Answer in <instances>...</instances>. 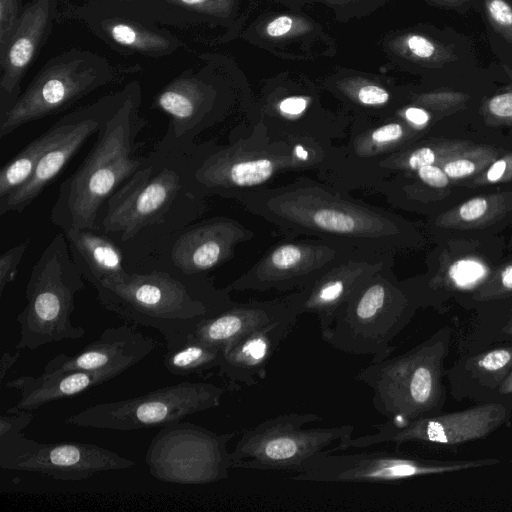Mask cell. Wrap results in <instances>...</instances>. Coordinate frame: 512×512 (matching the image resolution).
<instances>
[{
  "instance_id": "cell-14",
  "label": "cell",
  "mask_w": 512,
  "mask_h": 512,
  "mask_svg": "<svg viewBox=\"0 0 512 512\" xmlns=\"http://www.w3.org/2000/svg\"><path fill=\"white\" fill-rule=\"evenodd\" d=\"M235 435L182 420L164 426L145 454L149 473L159 481L183 485L224 480L231 469L227 447Z\"/></svg>"
},
{
  "instance_id": "cell-1",
  "label": "cell",
  "mask_w": 512,
  "mask_h": 512,
  "mask_svg": "<svg viewBox=\"0 0 512 512\" xmlns=\"http://www.w3.org/2000/svg\"><path fill=\"white\" fill-rule=\"evenodd\" d=\"M238 202L286 236L316 237L395 255L428 242L422 225L306 176L252 191Z\"/></svg>"
},
{
  "instance_id": "cell-18",
  "label": "cell",
  "mask_w": 512,
  "mask_h": 512,
  "mask_svg": "<svg viewBox=\"0 0 512 512\" xmlns=\"http://www.w3.org/2000/svg\"><path fill=\"white\" fill-rule=\"evenodd\" d=\"M136 463L107 448L79 442L40 443L23 433L0 439V468L38 473L59 481H82Z\"/></svg>"
},
{
  "instance_id": "cell-5",
  "label": "cell",
  "mask_w": 512,
  "mask_h": 512,
  "mask_svg": "<svg viewBox=\"0 0 512 512\" xmlns=\"http://www.w3.org/2000/svg\"><path fill=\"white\" fill-rule=\"evenodd\" d=\"M198 59L155 95L153 107L170 118L159 152L228 119L251 120L255 95L236 60L215 52L200 53Z\"/></svg>"
},
{
  "instance_id": "cell-7",
  "label": "cell",
  "mask_w": 512,
  "mask_h": 512,
  "mask_svg": "<svg viewBox=\"0 0 512 512\" xmlns=\"http://www.w3.org/2000/svg\"><path fill=\"white\" fill-rule=\"evenodd\" d=\"M392 260L367 278L321 333L331 347L352 355H371L372 363L390 357L393 340L412 321L420 306L405 279L394 273Z\"/></svg>"
},
{
  "instance_id": "cell-37",
  "label": "cell",
  "mask_w": 512,
  "mask_h": 512,
  "mask_svg": "<svg viewBox=\"0 0 512 512\" xmlns=\"http://www.w3.org/2000/svg\"><path fill=\"white\" fill-rule=\"evenodd\" d=\"M473 311V319L457 333L459 354L494 344H512V296L483 304Z\"/></svg>"
},
{
  "instance_id": "cell-8",
  "label": "cell",
  "mask_w": 512,
  "mask_h": 512,
  "mask_svg": "<svg viewBox=\"0 0 512 512\" xmlns=\"http://www.w3.org/2000/svg\"><path fill=\"white\" fill-rule=\"evenodd\" d=\"M141 70L138 64H114L87 49L70 48L54 55L0 115V138L29 122L62 112L101 87L121 83Z\"/></svg>"
},
{
  "instance_id": "cell-21",
  "label": "cell",
  "mask_w": 512,
  "mask_h": 512,
  "mask_svg": "<svg viewBox=\"0 0 512 512\" xmlns=\"http://www.w3.org/2000/svg\"><path fill=\"white\" fill-rule=\"evenodd\" d=\"M240 39L291 61L331 58L338 52L335 39L322 23L290 9L260 13L246 24Z\"/></svg>"
},
{
  "instance_id": "cell-4",
  "label": "cell",
  "mask_w": 512,
  "mask_h": 512,
  "mask_svg": "<svg viewBox=\"0 0 512 512\" xmlns=\"http://www.w3.org/2000/svg\"><path fill=\"white\" fill-rule=\"evenodd\" d=\"M94 288L103 308L133 325L157 330L167 349L180 345L203 321L235 302L230 292L215 288L204 277L187 283L164 271L127 273Z\"/></svg>"
},
{
  "instance_id": "cell-50",
  "label": "cell",
  "mask_w": 512,
  "mask_h": 512,
  "mask_svg": "<svg viewBox=\"0 0 512 512\" xmlns=\"http://www.w3.org/2000/svg\"><path fill=\"white\" fill-rule=\"evenodd\" d=\"M442 6H457L470 0H429Z\"/></svg>"
},
{
  "instance_id": "cell-36",
  "label": "cell",
  "mask_w": 512,
  "mask_h": 512,
  "mask_svg": "<svg viewBox=\"0 0 512 512\" xmlns=\"http://www.w3.org/2000/svg\"><path fill=\"white\" fill-rule=\"evenodd\" d=\"M378 43L388 62L403 70L431 69L444 64L450 56L441 43L416 28L390 31Z\"/></svg>"
},
{
  "instance_id": "cell-17",
  "label": "cell",
  "mask_w": 512,
  "mask_h": 512,
  "mask_svg": "<svg viewBox=\"0 0 512 512\" xmlns=\"http://www.w3.org/2000/svg\"><path fill=\"white\" fill-rule=\"evenodd\" d=\"M356 250L321 238L286 236L225 289L228 292L300 290L310 286L334 263Z\"/></svg>"
},
{
  "instance_id": "cell-33",
  "label": "cell",
  "mask_w": 512,
  "mask_h": 512,
  "mask_svg": "<svg viewBox=\"0 0 512 512\" xmlns=\"http://www.w3.org/2000/svg\"><path fill=\"white\" fill-rule=\"evenodd\" d=\"M512 368V344H494L460 354L446 369L451 396L475 403L491 402V398Z\"/></svg>"
},
{
  "instance_id": "cell-46",
  "label": "cell",
  "mask_w": 512,
  "mask_h": 512,
  "mask_svg": "<svg viewBox=\"0 0 512 512\" xmlns=\"http://www.w3.org/2000/svg\"><path fill=\"white\" fill-rule=\"evenodd\" d=\"M485 8L495 29L512 41V6L506 0H486Z\"/></svg>"
},
{
  "instance_id": "cell-11",
  "label": "cell",
  "mask_w": 512,
  "mask_h": 512,
  "mask_svg": "<svg viewBox=\"0 0 512 512\" xmlns=\"http://www.w3.org/2000/svg\"><path fill=\"white\" fill-rule=\"evenodd\" d=\"M506 250L503 235L444 240L426 255V271L405 281L420 309L444 313L452 300L463 308L490 279Z\"/></svg>"
},
{
  "instance_id": "cell-28",
  "label": "cell",
  "mask_w": 512,
  "mask_h": 512,
  "mask_svg": "<svg viewBox=\"0 0 512 512\" xmlns=\"http://www.w3.org/2000/svg\"><path fill=\"white\" fill-rule=\"evenodd\" d=\"M158 342L127 323L106 328L100 336L72 355L61 353L50 359L44 372L82 370L114 378L149 355Z\"/></svg>"
},
{
  "instance_id": "cell-39",
  "label": "cell",
  "mask_w": 512,
  "mask_h": 512,
  "mask_svg": "<svg viewBox=\"0 0 512 512\" xmlns=\"http://www.w3.org/2000/svg\"><path fill=\"white\" fill-rule=\"evenodd\" d=\"M222 354L221 349L188 337L180 345L167 349L163 364L176 376L202 375L219 367Z\"/></svg>"
},
{
  "instance_id": "cell-49",
  "label": "cell",
  "mask_w": 512,
  "mask_h": 512,
  "mask_svg": "<svg viewBox=\"0 0 512 512\" xmlns=\"http://www.w3.org/2000/svg\"><path fill=\"white\" fill-rule=\"evenodd\" d=\"M20 352L4 351L0 359V383L5 379L10 368L18 361Z\"/></svg>"
},
{
  "instance_id": "cell-24",
  "label": "cell",
  "mask_w": 512,
  "mask_h": 512,
  "mask_svg": "<svg viewBox=\"0 0 512 512\" xmlns=\"http://www.w3.org/2000/svg\"><path fill=\"white\" fill-rule=\"evenodd\" d=\"M428 242L483 239L512 227V185L476 192L453 206L425 217L421 224Z\"/></svg>"
},
{
  "instance_id": "cell-43",
  "label": "cell",
  "mask_w": 512,
  "mask_h": 512,
  "mask_svg": "<svg viewBox=\"0 0 512 512\" xmlns=\"http://www.w3.org/2000/svg\"><path fill=\"white\" fill-rule=\"evenodd\" d=\"M85 3L107 11L153 22V0H86Z\"/></svg>"
},
{
  "instance_id": "cell-48",
  "label": "cell",
  "mask_w": 512,
  "mask_h": 512,
  "mask_svg": "<svg viewBox=\"0 0 512 512\" xmlns=\"http://www.w3.org/2000/svg\"><path fill=\"white\" fill-rule=\"evenodd\" d=\"M491 402L512 405V368L494 392Z\"/></svg>"
},
{
  "instance_id": "cell-35",
  "label": "cell",
  "mask_w": 512,
  "mask_h": 512,
  "mask_svg": "<svg viewBox=\"0 0 512 512\" xmlns=\"http://www.w3.org/2000/svg\"><path fill=\"white\" fill-rule=\"evenodd\" d=\"M92 231L63 232L76 267L93 287L122 279L128 273L123 266L122 251L113 241Z\"/></svg>"
},
{
  "instance_id": "cell-29",
  "label": "cell",
  "mask_w": 512,
  "mask_h": 512,
  "mask_svg": "<svg viewBox=\"0 0 512 512\" xmlns=\"http://www.w3.org/2000/svg\"><path fill=\"white\" fill-rule=\"evenodd\" d=\"M318 83L353 117L386 118L409 102V88L368 71L336 66Z\"/></svg>"
},
{
  "instance_id": "cell-40",
  "label": "cell",
  "mask_w": 512,
  "mask_h": 512,
  "mask_svg": "<svg viewBox=\"0 0 512 512\" xmlns=\"http://www.w3.org/2000/svg\"><path fill=\"white\" fill-rule=\"evenodd\" d=\"M287 9L302 11L307 5L321 4L327 7L337 22L348 23L373 15L391 0H272Z\"/></svg>"
},
{
  "instance_id": "cell-15",
  "label": "cell",
  "mask_w": 512,
  "mask_h": 512,
  "mask_svg": "<svg viewBox=\"0 0 512 512\" xmlns=\"http://www.w3.org/2000/svg\"><path fill=\"white\" fill-rule=\"evenodd\" d=\"M512 405L500 402L477 403L463 410L419 417L406 422L388 421L374 425V431L343 440L335 449H365L409 442L458 446L481 440L502 427H510Z\"/></svg>"
},
{
  "instance_id": "cell-3",
  "label": "cell",
  "mask_w": 512,
  "mask_h": 512,
  "mask_svg": "<svg viewBox=\"0 0 512 512\" xmlns=\"http://www.w3.org/2000/svg\"><path fill=\"white\" fill-rule=\"evenodd\" d=\"M335 144L290 140L270 134L258 121H243L230 131L228 142L207 145L192 173L200 196L216 195L239 201L270 186L289 172H318Z\"/></svg>"
},
{
  "instance_id": "cell-9",
  "label": "cell",
  "mask_w": 512,
  "mask_h": 512,
  "mask_svg": "<svg viewBox=\"0 0 512 512\" xmlns=\"http://www.w3.org/2000/svg\"><path fill=\"white\" fill-rule=\"evenodd\" d=\"M73 262L67 239L59 233L45 247L31 269L25 289L26 306L16 316L20 326L17 349L41 346L85 335L72 321L75 297L85 288Z\"/></svg>"
},
{
  "instance_id": "cell-47",
  "label": "cell",
  "mask_w": 512,
  "mask_h": 512,
  "mask_svg": "<svg viewBox=\"0 0 512 512\" xmlns=\"http://www.w3.org/2000/svg\"><path fill=\"white\" fill-rule=\"evenodd\" d=\"M33 418L34 415L31 411L2 414L0 416V439L22 433Z\"/></svg>"
},
{
  "instance_id": "cell-22",
  "label": "cell",
  "mask_w": 512,
  "mask_h": 512,
  "mask_svg": "<svg viewBox=\"0 0 512 512\" xmlns=\"http://www.w3.org/2000/svg\"><path fill=\"white\" fill-rule=\"evenodd\" d=\"M59 19L76 21L110 49L124 56H169L185 46L177 35L133 16L107 11L88 3L68 5Z\"/></svg>"
},
{
  "instance_id": "cell-26",
  "label": "cell",
  "mask_w": 512,
  "mask_h": 512,
  "mask_svg": "<svg viewBox=\"0 0 512 512\" xmlns=\"http://www.w3.org/2000/svg\"><path fill=\"white\" fill-rule=\"evenodd\" d=\"M59 0H30L0 55V115L21 95V82L59 19Z\"/></svg>"
},
{
  "instance_id": "cell-31",
  "label": "cell",
  "mask_w": 512,
  "mask_h": 512,
  "mask_svg": "<svg viewBox=\"0 0 512 512\" xmlns=\"http://www.w3.org/2000/svg\"><path fill=\"white\" fill-rule=\"evenodd\" d=\"M293 314L260 326L230 343L222 354L218 375L230 390L254 386L266 376L273 354L294 328Z\"/></svg>"
},
{
  "instance_id": "cell-38",
  "label": "cell",
  "mask_w": 512,
  "mask_h": 512,
  "mask_svg": "<svg viewBox=\"0 0 512 512\" xmlns=\"http://www.w3.org/2000/svg\"><path fill=\"white\" fill-rule=\"evenodd\" d=\"M66 124L67 117L65 115L2 166L0 170V199L28 181L43 153L62 134Z\"/></svg>"
},
{
  "instance_id": "cell-16",
  "label": "cell",
  "mask_w": 512,
  "mask_h": 512,
  "mask_svg": "<svg viewBox=\"0 0 512 512\" xmlns=\"http://www.w3.org/2000/svg\"><path fill=\"white\" fill-rule=\"evenodd\" d=\"M495 458L437 460L384 450L355 453L322 452L293 472L306 482H397L417 477L460 472L498 464Z\"/></svg>"
},
{
  "instance_id": "cell-44",
  "label": "cell",
  "mask_w": 512,
  "mask_h": 512,
  "mask_svg": "<svg viewBox=\"0 0 512 512\" xmlns=\"http://www.w3.org/2000/svg\"><path fill=\"white\" fill-rule=\"evenodd\" d=\"M23 9L22 0H0V55L17 29Z\"/></svg>"
},
{
  "instance_id": "cell-10",
  "label": "cell",
  "mask_w": 512,
  "mask_h": 512,
  "mask_svg": "<svg viewBox=\"0 0 512 512\" xmlns=\"http://www.w3.org/2000/svg\"><path fill=\"white\" fill-rule=\"evenodd\" d=\"M324 92L304 73L282 71L261 82L251 120L278 138L336 144L347 135L353 116L342 107H327Z\"/></svg>"
},
{
  "instance_id": "cell-13",
  "label": "cell",
  "mask_w": 512,
  "mask_h": 512,
  "mask_svg": "<svg viewBox=\"0 0 512 512\" xmlns=\"http://www.w3.org/2000/svg\"><path fill=\"white\" fill-rule=\"evenodd\" d=\"M224 388L207 382H181L138 397L98 403L65 419L85 428L132 431L164 427L221 404Z\"/></svg>"
},
{
  "instance_id": "cell-34",
  "label": "cell",
  "mask_w": 512,
  "mask_h": 512,
  "mask_svg": "<svg viewBox=\"0 0 512 512\" xmlns=\"http://www.w3.org/2000/svg\"><path fill=\"white\" fill-rule=\"evenodd\" d=\"M113 378L107 373L82 370L23 375L6 383L8 388L20 394L17 404L7 412H32L47 403L76 396Z\"/></svg>"
},
{
  "instance_id": "cell-42",
  "label": "cell",
  "mask_w": 512,
  "mask_h": 512,
  "mask_svg": "<svg viewBox=\"0 0 512 512\" xmlns=\"http://www.w3.org/2000/svg\"><path fill=\"white\" fill-rule=\"evenodd\" d=\"M456 184L478 191L512 185V147L499 154L477 175Z\"/></svg>"
},
{
  "instance_id": "cell-6",
  "label": "cell",
  "mask_w": 512,
  "mask_h": 512,
  "mask_svg": "<svg viewBox=\"0 0 512 512\" xmlns=\"http://www.w3.org/2000/svg\"><path fill=\"white\" fill-rule=\"evenodd\" d=\"M453 334L452 326H443L406 352L371 363L357 373L355 379L373 391L377 412L394 422H406L443 411L445 361Z\"/></svg>"
},
{
  "instance_id": "cell-23",
  "label": "cell",
  "mask_w": 512,
  "mask_h": 512,
  "mask_svg": "<svg viewBox=\"0 0 512 512\" xmlns=\"http://www.w3.org/2000/svg\"><path fill=\"white\" fill-rule=\"evenodd\" d=\"M120 95L121 90L108 94L66 115L67 124L64 131L43 153L28 181L0 199L1 216L10 212H23L40 196L84 143L97 133L104 117Z\"/></svg>"
},
{
  "instance_id": "cell-20",
  "label": "cell",
  "mask_w": 512,
  "mask_h": 512,
  "mask_svg": "<svg viewBox=\"0 0 512 512\" xmlns=\"http://www.w3.org/2000/svg\"><path fill=\"white\" fill-rule=\"evenodd\" d=\"M394 114L386 118L353 117L347 135L336 143L318 179L336 188L341 182L376 160L431 134Z\"/></svg>"
},
{
  "instance_id": "cell-51",
  "label": "cell",
  "mask_w": 512,
  "mask_h": 512,
  "mask_svg": "<svg viewBox=\"0 0 512 512\" xmlns=\"http://www.w3.org/2000/svg\"><path fill=\"white\" fill-rule=\"evenodd\" d=\"M507 251H512V234L507 242Z\"/></svg>"
},
{
  "instance_id": "cell-32",
  "label": "cell",
  "mask_w": 512,
  "mask_h": 512,
  "mask_svg": "<svg viewBox=\"0 0 512 512\" xmlns=\"http://www.w3.org/2000/svg\"><path fill=\"white\" fill-rule=\"evenodd\" d=\"M298 314V291L269 300L234 302L225 311L203 321L189 336L222 351L242 335L272 321Z\"/></svg>"
},
{
  "instance_id": "cell-27",
  "label": "cell",
  "mask_w": 512,
  "mask_h": 512,
  "mask_svg": "<svg viewBox=\"0 0 512 512\" xmlns=\"http://www.w3.org/2000/svg\"><path fill=\"white\" fill-rule=\"evenodd\" d=\"M253 237L254 232L238 220L213 217L193 225L177 238L171 260L185 276L203 275L229 261L236 247Z\"/></svg>"
},
{
  "instance_id": "cell-45",
  "label": "cell",
  "mask_w": 512,
  "mask_h": 512,
  "mask_svg": "<svg viewBox=\"0 0 512 512\" xmlns=\"http://www.w3.org/2000/svg\"><path fill=\"white\" fill-rule=\"evenodd\" d=\"M30 243L27 239L3 252L0 256V296L6 287L15 279L18 266Z\"/></svg>"
},
{
  "instance_id": "cell-19",
  "label": "cell",
  "mask_w": 512,
  "mask_h": 512,
  "mask_svg": "<svg viewBox=\"0 0 512 512\" xmlns=\"http://www.w3.org/2000/svg\"><path fill=\"white\" fill-rule=\"evenodd\" d=\"M183 188L175 169L146 164L106 201L103 232L119 234L122 242L132 239L147 226L160 223Z\"/></svg>"
},
{
  "instance_id": "cell-30",
  "label": "cell",
  "mask_w": 512,
  "mask_h": 512,
  "mask_svg": "<svg viewBox=\"0 0 512 512\" xmlns=\"http://www.w3.org/2000/svg\"><path fill=\"white\" fill-rule=\"evenodd\" d=\"M257 5L256 0H153V21L180 28H221L220 35L201 40L225 44L240 38Z\"/></svg>"
},
{
  "instance_id": "cell-2",
  "label": "cell",
  "mask_w": 512,
  "mask_h": 512,
  "mask_svg": "<svg viewBox=\"0 0 512 512\" xmlns=\"http://www.w3.org/2000/svg\"><path fill=\"white\" fill-rule=\"evenodd\" d=\"M138 80L128 82L104 117L89 153L59 186L51 209V222L63 232L97 228V216L105 201L137 170L147 164L137 151L138 136L147 124L140 107Z\"/></svg>"
},
{
  "instance_id": "cell-41",
  "label": "cell",
  "mask_w": 512,
  "mask_h": 512,
  "mask_svg": "<svg viewBox=\"0 0 512 512\" xmlns=\"http://www.w3.org/2000/svg\"><path fill=\"white\" fill-rule=\"evenodd\" d=\"M487 283L463 306L466 310L512 296V251H508Z\"/></svg>"
},
{
  "instance_id": "cell-12",
  "label": "cell",
  "mask_w": 512,
  "mask_h": 512,
  "mask_svg": "<svg viewBox=\"0 0 512 512\" xmlns=\"http://www.w3.org/2000/svg\"><path fill=\"white\" fill-rule=\"evenodd\" d=\"M322 419L315 413L291 412L260 422L247 429L230 452L231 468L295 472L353 435L351 424L303 428Z\"/></svg>"
},
{
  "instance_id": "cell-25",
  "label": "cell",
  "mask_w": 512,
  "mask_h": 512,
  "mask_svg": "<svg viewBox=\"0 0 512 512\" xmlns=\"http://www.w3.org/2000/svg\"><path fill=\"white\" fill-rule=\"evenodd\" d=\"M393 253L356 250L338 260L310 286L297 290L300 314H314L321 333L327 331L355 290L386 263Z\"/></svg>"
}]
</instances>
